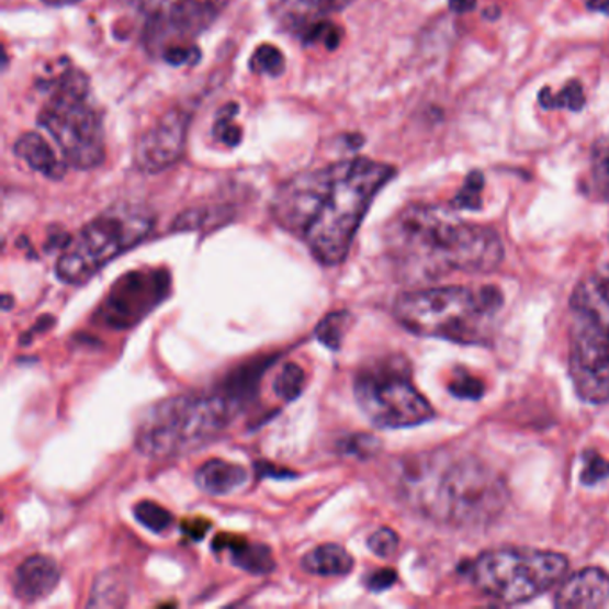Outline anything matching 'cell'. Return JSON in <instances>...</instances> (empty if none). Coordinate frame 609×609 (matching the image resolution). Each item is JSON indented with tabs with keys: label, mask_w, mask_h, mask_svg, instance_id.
Here are the masks:
<instances>
[{
	"label": "cell",
	"mask_w": 609,
	"mask_h": 609,
	"mask_svg": "<svg viewBox=\"0 0 609 609\" xmlns=\"http://www.w3.org/2000/svg\"><path fill=\"white\" fill-rule=\"evenodd\" d=\"M392 165L343 159L297 173L275 192L270 213L278 226L298 236L324 267L346 261L375 195L395 178Z\"/></svg>",
	"instance_id": "obj_1"
},
{
	"label": "cell",
	"mask_w": 609,
	"mask_h": 609,
	"mask_svg": "<svg viewBox=\"0 0 609 609\" xmlns=\"http://www.w3.org/2000/svg\"><path fill=\"white\" fill-rule=\"evenodd\" d=\"M384 249L395 278L408 284L431 283L454 272L488 274L504 258L494 229L431 204L401 210L384 229Z\"/></svg>",
	"instance_id": "obj_2"
},
{
	"label": "cell",
	"mask_w": 609,
	"mask_h": 609,
	"mask_svg": "<svg viewBox=\"0 0 609 609\" xmlns=\"http://www.w3.org/2000/svg\"><path fill=\"white\" fill-rule=\"evenodd\" d=\"M390 471V483L404 506L452 528L488 526L508 504L503 477L472 456L424 452L401 458Z\"/></svg>",
	"instance_id": "obj_3"
},
{
	"label": "cell",
	"mask_w": 609,
	"mask_h": 609,
	"mask_svg": "<svg viewBox=\"0 0 609 609\" xmlns=\"http://www.w3.org/2000/svg\"><path fill=\"white\" fill-rule=\"evenodd\" d=\"M255 390L238 377L216 394L165 398L145 411L135 432L139 454L170 458L188 454L213 442L244 409Z\"/></svg>",
	"instance_id": "obj_4"
},
{
	"label": "cell",
	"mask_w": 609,
	"mask_h": 609,
	"mask_svg": "<svg viewBox=\"0 0 609 609\" xmlns=\"http://www.w3.org/2000/svg\"><path fill=\"white\" fill-rule=\"evenodd\" d=\"M38 90L44 97L38 125L53 136L65 161L77 170L102 165L106 159L104 119L87 74L72 63H58L40 79Z\"/></svg>",
	"instance_id": "obj_5"
},
{
	"label": "cell",
	"mask_w": 609,
	"mask_h": 609,
	"mask_svg": "<svg viewBox=\"0 0 609 609\" xmlns=\"http://www.w3.org/2000/svg\"><path fill=\"white\" fill-rule=\"evenodd\" d=\"M503 304V293L495 286H442L403 293L395 301L394 315L413 335L486 346L494 338Z\"/></svg>",
	"instance_id": "obj_6"
},
{
	"label": "cell",
	"mask_w": 609,
	"mask_h": 609,
	"mask_svg": "<svg viewBox=\"0 0 609 609\" xmlns=\"http://www.w3.org/2000/svg\"><path fill=\"white\" fill-rule=\"evenodd\" d=\"M568 374L586 404L609 401V261L580 279L571 298Z\"/></svg>",
	"instance_id": "obj_7"
},
{
	"label": "cell",
	"mask_w": 609,
	"mask_h": 609,
	"mask_svg": "<svg viewBox=\"0 0 609 609\" xmlns=\"http://www.w3.org/2000/svg\"><path fill=\"white\" fill-rule=\"evenodd\" d=\"M230 0H121L138 24L147 53L181 67L201 56L195 40L224 13Z\"/></svg>",
	"instance_id": "obj_8"
},
{
	"label": "cell",
	"mask_w": 609,
	"mask_h": 609,
	"mask_svg": "<svg viewBox=\"0 0 609 609\" xmlns=\"http://www.w3.org/2000/svg\"><path fill=\"white\" fill-rule=\"evenodd\" d=\"M153 212L138 204H116L95 216L68 240L56 263L63 283H88L110 261L133 249L154 229Z\"/></svg>",
	"instance_id": "obj_9"
},
{
	"label": "cell",
	"mask_w": 609,
	"mask_h": 609,
	"mask_svg": "<svg viewBox=\"0 0 609 609\" xmlns=\"http://www.w3.org/2000/svg\"><path fill=\"white\" fill-rule=\"evenodd\" d=\"M568 572L560 552L497 549L481 554L472 565L475 588L500 605H522L551 590Z\"/></svg>",
	"instance_id": "obj_10"
},
{
	"label": "cell",
	"mask_w": 609,
	"mask_h": 609,
	"mask_svg": "<svg viewBox=\"0 0 609 609\" xmlns=\"http://www.w3.org/2000/svg\"><path fill=\"white\" fill-rule=\"evenodd\" d=\"M354 395L363 415L383 429L420 426L435 418V409L415 388L403 358H388L361 370L356 375Z\"/></svg>",
	"instance_id": "obj_11"
},
{
	"label": "cell",
	"mask_w": 609,
	"mask_h": 609,
	"mask_svg": "<svg viewBox=\"0 0 609 609\" xmlns=\"http://www.w3.org/2000/svg\"><path fill=\"white\" fill-rule=\"evenodd\" d=\"M170 284V274L165 269L127 272L111 286L93 318L99 326L115 331L138 326L168 297Z\"/></svg>",
	"instance_id": "obj_12"
},
{
	"label": "cell",
	"mask_w": 609,
	"mask_h": 609,
	"mask_svg": "<svg viewBox=\"0 0 609 609\" xmlns=\"http://www.w3.org/2000/svg\"><path fill=\"white\" fill-rule=\"evenodd\" d=\"M190 119L181 108H172L159 116L136 142V167L145 173H158L178 163L187 150Z\"/></svg>",
	"instance_id": "obj_13"
},
{
	"label": "cell",
	"mask_w": 609,
	"mask_h": 609,
	"mask_svg": "<svg viewBox=\"0 0 609 609\" xmlns=\"http://www.w3.org/2000/svg\"><path fill=\"white\" fill-rule=\"evenodd\" d=\"M352 0H272V13L278 24L298 40L315 25L329 22L346 10Z\"/></svg>",
	"instance_id": "obj_14"
},
{
	"label": "cell",
	"mask_w": 609,
	"mask_h": 609,
	"mask_svg": "<svg viewBox=\"0 0 609 609\" xmlns=\"http://www.w3.org/2000/svg\"><path fill=\"white\" fill-rule=\"evenodd\" d=\"M61 568L53 557L34 554L27 557L13 576V594L27 605L47 599L58 588Z\"/></svg>",
	"instance_id": "obj_15"
},
{
	"label": "cell",
	"mask_w": 609,
	"mask_h": 609,
	"mask_svg": "<svg viewBox=\"0 0 609 609\" xmlns=\"http://www.w3.org/2000/svg\"><path fill=\"white\" fill-rule=\"evenodd\" d=\"M557 608L608 609L609 576L599 568H585L566 579L556 595Z\"/></svg>",
	"instance_id": "obj_16"
},
{
	"label": "cell",
	"mask_w": 609,
	"mask_h": 609,
	"mask_svg": "<svg viewBox=\"0 0 609 609\" xmlns=\"http://www.w3.org/2000/svg\"><path fill=\"white\" fill-rule=\"evenodd\" d=\"M13 150L20 159H24L25 163L33 168L34 172L42 173L45 178L58 181L67 173L68 163L65 158L59 156L38 133H25L20 136Z\"/></svg>",
	"instance_id": "obj_17"
},
{
	"label": "cell",
	"mask_w": 609,
	"mask_h": 609,
	"mask_svg": "<svg viewBox=\"0 0 609 609\" xmlns=\"http://www.w3.org/2000/svg\"><path fill=\"white\" fill-rule=\"evenodd\" d=\"M213 549L218 552L227 551L230 563L236 568L256 576L270 574L275 568L274 554L263 543H250L245 538L218 537L213 542Z\"/></svg>",
	"instance_id": "obj_18"
},
{
	"label": "cell",
	"mask_w": 609,
	"mask_h": 609,
	"mask_svg": "<svg viewBox=\"0 0 609 609\" xmlns=\"http://www.w3.org/2000/svg\"><path fill=\"white\" fill-rule=\"evenodd\" d=\"M249 480V472L244 466L229 463L226 460H210L199 469L195 474V483L204 494L229 495Z\"/></svg>",
	"instance_id": "obj_19"
},
{
	"label": "cell",
	"mask_w": 609,
	"mask_h": 609,
	"mask_svg": "<svg viewBox=\"0 0 609 609\" xmlns=\"http://www.w3.org/2000/svg\"><path fill=\"white\" fill-rule=\"evenodd\" d=\"M301 565L313 576L341 577L352 571L354 560L338 543H322L318 548L307 552Z\"/></svg>",
	"instance_id": "obj_20"
},
{
	"label": "cell",
	"mask_w": 609,
	"mask_h": 609,
	"mask_svg": "<svg viewBox=\"0 0 609 609\" xmlns=\"http://www.w3.org/2000/svg\"><path fill=\"white\" fill-rule=\"evenodd\" d=\"M127 579L116 568L102 572L93 585L92 597L88 600L90 608H122L127 605Z\"/></svg>",
	"instance_id": "obj_21"
},
{
	"label": "cell",
	"mask_w": 609,
	"mask_h": 609,
	"mask_svg": "<svg viewBox=\"0 0 609 609\" xmlns=\"http://www.w3.org/2000/svg\"><path fill=\"white\" fill-rule=\"evenodd\" d=\"M351 313L335 312L329 313L327 317L322 318L317 329H315V338L320 341L322 346H326L331 351H338L343 341V336L351 327Z\"/></svg>",
	"instance_id": "obj_22"
},
{
	"label": "cell",
	"mask_w": 609,
	"mask_h": 609,
	"mask_svg": "<svg viewBox=\"0 0 609 609\" xmlns=\"http://www.w3.org/2000/svg\"><path fill=\"white\" fill-rule=\"evenodd\" d=\"M538 99H540V106L545 108V110L565 108V110L580 111L586 104L585 92H583V87L577 81L568 82L562 92L556 93V95L549 88H545L540 92Z\"/></svg>",
	"instance_id": "obj_23"
},
{
	"label": "cell",
	"mask_w": 609,
	"mask_h": 609,
	"mask_svg": "<svg viewBox=\"0 0 609 609\" xmlns=\"http://www.w3.org/2000/svg\"><path fill=\"white\" fill-rule=\"evenodd\" d=\"M591 190L609 202V139L597 142L591 150Z\"/></svg>",
	"instance_id": "obj_24"
},
{
	"label": "cell",
	"mask_w": 609,
	"mask_h": 609,
	"mask_svg": "<svg viewBox=\"0 0 609 609\" xmlns=\"http://www.w3.org/2000/svg\"><path fill=\"white\" fill-rule=\"evenodd\" d=\"M306 388V372L297 363H286L274 381V394L286 403L295 401Z\"/></svg>",
	"instance_id": "obj_25"
},
{
	"label": "cell",
	"mask_w": 609,
	"mask_h": 609,
	"mask_svg": "<svg viewBox=\"0 0 609 609\" xmlns=\"http://www.w3.org/2000/svg\"><path fill=\"white\" fill-rule=\"evenodd\" d=\"M136 520L153 533L163 534L172 526V514L153 500H142L133 509Z\"/></svg>",
	"instance_id": "obj_26"
},
{
	"label": "cell",
	"mask_w": 609,
	"mask_h": 609,
	"mask_svg": "<svg viewBox=\"0 0 609 609\" xmlns=\"http://www.w3.org/2000/svg\"><path fill=\"white\" fill-rule=\"evenodd\" d=\"M250 70L259 76H281L284 72L283 53L274 45H259L250 58Z\"/></svg>",
	"instance_id": "obj_27"
},
{
	"label": "cell",
	"mask_w": 609,
	"mask_h": 609,
	"mask_svg": "<svg viewBox=\"0 0 609 609\" xmlns=\"http://www.w3.org/2000/svg\"><path fill=\"white\" fill-rule=\"evenodd\" d=\"M483 188H485V176L477 172V170L469 173L465 184H463V188H461L456 198L452 201V207H458V210H480Z\"/></svg>",
	"instance_id": "obj_28"
},
{
	"label": "cell",
	"mask_w": 609,
	"mask_h": 609,
	"mask_svg": "<svg viewBox=\"0 0 609 609\" xmlns=\"http://www.w3.org/2000/svg\"><path fill=\"white\" fill-rule=\"evenodd\" d=\"M380 449V440L375 437H370V435H352V437H346L338 443V452L340 454L360 458V460L375 456Z\"/></svg>",
	"instance_id": "obj_29"
},
{
	"label": "cell",
	"mask_w": 609,
	"mask_h": 609,
	"mask_svg": "<svg viewBox=\"0 0 609 609\" xmlns=\"http://www.w3.org/2000/svg\"><path fill=\"white\" fill-rule=\"evenodd\" d=\"M236 106H227L222 113L221 119L215 124V136L218 142L226 144L227 147H236L240 144L241 131L235 124Z\"/></svg>",
	"instance_id": "obj_30"
},
{
	"label": "cell",
	"mask_w": 609,
	"mask_h": 609,
	"mask_svg": "<svg viewBox=\"0 0 609 609\" xmlns=\"http://www.w3.org/2000/svg\"><path fill=\"white\" fill-rule=\"evenodd\" d=\"M609 475V463L599 452L588 451L585 454V469L580 472L583 485H597Z\"/></svg>",
	"instance_id": "obj_31"
},
{
	"label": "cell",
	"mask_w": 609,
	"mask_h": 609,
	"mask_svg": "<svg viewBox=\"0 0 609 609\" xmlns=\"http://www.w3.org/2000/svg\"><path fill=\"white\" fill-rule=\"evenodd\" d=\"M449 390H451V394L454 395V397L477 401V398L483 397V394H485V384H483V381L474 377V375L461 372L460 375H456V377L451 381Z\"/></svg>",
	"instance_id": "obj_32"
},
{
	"label": "cell",
	"mask_w": 609,
	"mask_h": 609,
	"mask_svg": "<svg viewBox=\"0 0 609 609\" xmlns=\"http://www.w3.org/2000/svg\"><path fill=\"white\" fill-rule=\"evenodd\" d=\"M398 543V534L395 531H392L390 528H381L380 531H375L372 537L369 538V545L370 551L374 552L375 556L386 557L394 556L395 552H397Z\"/></svg>",
	"instance_id": "obj_33"
},
{
	"label": "cell",
	"mask_w": 609,
	"mask_h": 609,
	"mask_svg": "<svg viewBox=\"0 0 609 609\" xmlns=\"http://www.w3.org/2000/svg\"><path fill=\"white\" fill-rule=\"evenodd\" d=\"M395 580H397V574H395L394 571L381 568V571H375L374 574H370L365 583L366 586H369V590L384 591L388 590L390 586H394Z\"/></svg>",
	"instance_id": "obj_34"
},
{
	"label": "cell",
	"mask_w": 609,
	"mask_h": 609,
	"mask_svg": "<svg viewBox=\"0 0 609 609\" xmlns=\"http://www.w3.org/2000/svg\"><path fill=\"white\" fill-rule=\"evenodd\" d=\"M207 529H210V522L207 520H195V522H184L183 531L188 537H192L193 540H201L204 534H206Z\"/></svg>",
	"instance_id": "obj_35"
},
{
	"label": "cell",
	"mask_w": 609,
	"mask_h": 609,
	"mask_svg": "<svg viewBox=\"0 0 609 609\" xmlns=\"http://www.w3.org/2000/svg\"><path fill=\"white\" fill-rule=\"evenodd\" d=\"M475 5H477V0H449V10L458 15L471 13L475 10Z\"/></svg>",
	"instance_id": "obj_36"
},
{
	"label": "cell",
	"mask_w": 609,
	"mask_h": 609,
	"mask_svg": "<svg viewBox=\"0 0 609 609\" xmlns=\"http://www.w3.org/2000/svg\"><path fill=\"white\" fill-rule=\"evenodd\" d=\"M45 4L50 5H67L76 4V2H81V0H44Z\"/></svg>",
	"instance_id": "obj_37"
},
{
	"label": "cell",
	"mask_w": 609,
	"mask_h": 609,
	"mask_svg": "<svg viewBox=\"0 0 609 609\" xmlns=\"http://www.w3.org/2000/svg\"><path fill=\"white\" fill-rule=\"evenodd\" d=\"M597 10L602 11V13H606V15H609V0H602Z\"/></svg>",
	"instance_id": "obj_38"
}]
</instances>
